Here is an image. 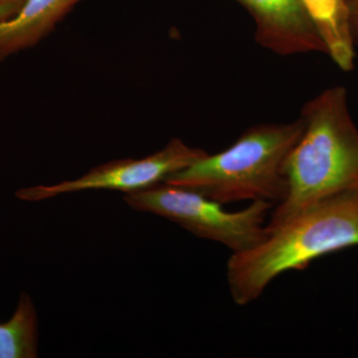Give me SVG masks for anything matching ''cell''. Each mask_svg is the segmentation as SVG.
<instances>
[{
    "label": "cell",
    "instance_id": "obj_11",
    "mask_svg": "<svg viewBox=\"0 0 358 358\" xmlns=\"http://www.w3.org/2000/svg\"><path fill=\"white\" fill-rule=\"evenodd\" d=\"M350 32L355 46L358 45V0H348Z\"/></svg>",
    "mask_w": 358,
    "mask_h": 358
},
{
    "label": "cell",
    "instance_id": "obj_8",
    "mask_svg": "<svg viewBox=\"0 0 358 358\" xmlns=\"http://www.w3.org/2000/svg\"><path fill=\"white\" fill-rule=\"evenodd\" d=\"M327 47V54L339 69L355 68V45L350 26L348 0H301Z\"/></svg>",
    "mask_w": 358,
    "mask_h": 358
},
{
    "label": "cell",
    "instance_id": "obj_5",
    "mask_svg": "<svg viewBox=\"0 0 358 358\" xmlns=\"http://www.w3.org/2000/svg\"><path fill=\"white\" fill-rule=\"evenodd\" d=\"M207 155L202 148L189 147L180 138H173L162 150L143 159L113 160L73 180L22 188L16 196L26 201H41L84 190H117L124 194L141 192L164 182L171 174L192 166Z\"/></svg>",
    "mask_w": 358,
    "mask_h": 358
},
{
    "label": "cell",
    "instance_id": "obj_7",
    "mask_svg": "<svg viewBox=\"0 0 358 358\" xmlns=\"http://www.w3.org/2000/svg\"><path fill=\"white\" fill-rule=\"evenodd\" d=\"M83 0H26L11 20L0 23V62L36 46Z\"/></svg>",
    "mask_w": 358,
    "mask_h": 358
},
{
    "label": "cell",
    "instance_id": "obj_6",
    "mask_svg": "<svg viewBox=\"0 0 358 358\" xmlns=\"http://www.w3.org/2000/svg\"><path fill=\"white\" fill-rule=\"evenodd\" d=\"M255 23V40L281 56L327 54V47L301 0H234Z\"/></svg>",
    "mask_w": 358,
    "mask_h": 358
},
{
    "label": "cell",
    "instance_id": "obj_3",
    "mask_svg": "<svg viewBox=\"0 0 358 358\" xmlns=\"http://www.w3.org/2000/svg\"><path fill=\"white\" fill-rule=\"evenodd\" d=\"M301 117L265 122L244 131L229 148L171 174L164 182L193 190L220 204L280 203L288 192L285 162L301 138Z\"/></svg>",
    "mask_w": 358,
    "mask_h": 358
},
{
    "label": "cell",
    "instance_id": "obj_9",
    "mask_svg": "<svg viewBox=\"0 0 358 358\" xmlns=\"http://www.w3.org/2000/svg\"><path fill=\"white\" fill-rule=\"evenodd\" d=\"M38 357V317L27 293H21L13 317L0 324V358Z\"/></svg>",
    "mask_w": 358,
    "mask_h": 358
},
{
    "label": "cell",
    "instance_id": "obj_1",
    "mask_svg": "<svg viewBox=\"0 0 358 358\" xmlns=\"http://www.w3.org/2000/svg\"><path fill=\"white\" fill-rule=\"evenodd\" d=\"M300 117L303 133L285 162L288 192L271 212L268 228L331 195L358 189V128L345 87H331L313 96Z\"/></svg>",
    "mask_w": 358,
    "mask_h": 358
},
{
    "label": "cell",
    "instance_id": "obj_10",
    "mask_svg": "<svg viewBox=\"0 0 358 358\" xmlns=\"http://www.w3.org/2000/svg\"><path fill=\"white\" fill-rule=\"evenodd\" d=\"M26 0H0V23L14 17Z\"/></svg>",
    "mask_w": 358,
    "mask_h": 358
},
{
    "label": "cell",
    "instance_id": "obj_2",
    "mask_svg": "<svg viewBox=\"0 0 358 358\" xmlns=\"http://www.w3.org/2000/svg\"><path fill=\"white\" fill-rule=\"evenodd\" d=\"M255 248L232 254L227 282L240 307L256 301L275 278L315 259L358 245V189L320 200L275 227Z\"/></svg>",
    "mask_w": 358,
    "mask_h": 358
},
{
    "label": "cell",
    "instance_id": "obj_4",
    "mask_svg": "<svg viewBox=\"0 0 358 358\" xmlns=\"http://www.w3.org/2000/svg\"><path fill=\"white\" fill-rule=\"evenodd\" d=\"M124 200L134 210L169 219L196 237L224 245L233 254L249 251L267 239L266 219L274 206L252 201L242 210L229 212L199 192L166 182L124 194Z\"/></svg>",
    "mask_w": 358,
    "mask_h": 358
}]
</instances>
